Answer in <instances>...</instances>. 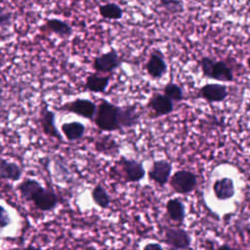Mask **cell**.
I'll use <instances>...</instances> for the list:
<instances>
[{
  "label": "cell",
  "mask_w": 250,
  "mask_h": 250,
  "mask_svg": "<svg viewBox=\"0 0 250 250\" xmlns=\"http://www.w3.org/2000/svg\"><path fill=\"white\" fill-rule=\"evenodd\" d=\"M95 122L103 131L111 132L120 130L121 128L118 123V106L107 101L102 100L97 108Z\"/></svg>",
  "instance_id": "obj_1"
},
{
  "label": "cell",
  "mask_w": 250,
  "mask_h": 250,
  "mask_svg": "<svg viewBox=\"0 0 250 250\" xmlns=\"http://www.w3.org/2000/svg\"><path fill=\"white\" fill-rule=\"evenodd\" d=\"M203 75L223 82L233 81V73L229 64L224 61H215L209 57H203L199 61Z\"/></svg>",
  "instance_id": "obj_2"
},
{
  "label": "cell",
  "mask_w": 250,
  "mask_h": 250,
  "mask_svg": "<svg viewBox=\"0 0 250 250\" xmlns=\"http://www.w3.org/2000/svg\"><path fill=\"white\" fill-rule=\"evenodd\" d=\"M197 185V176L188 170H178L170 179L172 188L181 194L191 192Z\"/></svg>",
  "instance_id": "obj_3"
},
{
  "label": "cell",
  "mask_w": 250,
  "mask_h": 250,
  "mask_svg": "<svg viewBox=\"0 0 250 250\" xmlns=\"http://www.w3.org/2000/svg\"><path fill=\"white\" fill-rule=\"evenodd\" d=\"M97 105L91 100L76 99L60 107L61 110L73 112L87 119H93L97 113Z\"/></svg>",
  "instance_id": "obj_4"
},
{
  "label": "cell",
  "mask_w": 250,
  "mask_h": 250,
  "mask_svg": "<svg viewBox=\"0 0 250 250\" xmlns=\"http://www.w3.org/2000/svg\"><path fill=\"white\" fill-rule=\"evenodd\" d=\"M165 242L175 250H187L189 248L191 238L188 232L183 229L165 228Z\"/></svg>",
  "instance_id": "obj_5"
},
{
  "label": "cell",
  "mask_w": 250,
  "mask_h": 250,
  "mask_svg": "<svg viewBox=\"0 0 250 250\" xmlns=\"http://www.w3.org/2000/svg\"><path fill=\"white\" fill-rule=\"evenodd\" d=\"M121 64V60L118 53L112 49L101 56L95 58L93 67L98 72H111Z\"/></svg>",
  "instance_id": "obj_6"
},
{
  "label": "cell",
  "mask_w": 250,
  "mask_h": 250,
  "mask_svg": "<svg viewBox=\"0 0 250 250\" xmlns=\"http://www.w3.org/2000/svg\"><path fill=\"white\" fill-rule=\"evenodd\" d=\"M119 163L122 166L127 182H130V183L140 182L145 177L146 171L142 162L134 159L121 157L119 160Z\"/></svg>",
  "instance_id": "obj_7"
},
{
  "label": "cell",
  "mask_w": 250,
  "mask_h": 250,
  "mask_svg": "<svg viewBox=\"0 0 250 250\" xmlns=\"http://www.w3.org/2000/svg\"><path fill=\"white\" fill-rule=\"evenodd\" d=\"M172 172V164L167 160H156L152 163L150 170L148 171V177L150 180L160 186H164L168 183Z\"/></svg>",
  "instance_id": "obj_8"
},
{
  "label": "cell",
  "mask_w": 250,
  "mask_h": 250,
  "mask_svg": "<svg viewBox=\"0 0 250 250\" xmlns=\"http://www.w3.org/2000/svg\"><path fill=\"white\" fill-rule=\"evenodd\" d=\"M199 95L210 103L223 102L228 97V89L225 85L218 83L205 84L200 88Z\"/></svg>",
  "instance_id": "obj_9"
},
{
  "label": "cell",
  "mask_w": 250,
  "mask_h": 250,
  "mask_svg": "<svg viewBox=\"0 0 250 250\" xmlns=\"http://www.w3.org/2000/svg\"><path fill=\"white\" fill-rule=\"evenodd\" d=\"M146 67L147 73L155 79L161 78L167 71V63L159 51H154L150 54Z\"/></svg>",
  "instance_id": "obj_10"
},
{
  "label": "cell",
  "mask_w": 250,
  "mask_h": 250,
  "mask_svg": "<svg viewBox=\"0 0 250 250\" xmlns=\"http://www.w3.org/2000/svg\"><path fill=\"white\" fill-rule=\"evenodd\" d=\"M35 207L41 211H50L54 209L59 202L58 195L50 188H43L32 201Z\"/></svg>",
  "instance_id": "obj_11"
},
{
  "label": "cell",
  "mask_w": 250,
  "mask_h": 250,
  "mask_svg": "<svg viewBox=\"0 0 250 250\" xmlns=\"http://www.w3.org/2000/svg\"><path fill=\"white\" fill-rule=\"evenodd\" d=\"M213 191L219 200L231 198L235 193L233 181L228 177L218 179L213 185Z\"/></svg>",
  "instance_id": "obj_12"
},
{
  "label": "cell",
  "mask_w": 250,
  "mask_h": 250,
  "mask_svg": "<svg viewBox=\"0 0 250 250\" xmlns=\"http://www.w3.org/2000/svg\"><path fill=\"white\" fill-rule=\"evenodd\" d=\"M41 126L43 132L52 138H56L58 140H62V135L55 124V113L52 110H49L47 107H43L41 110Z\"/></svg>",
  "instance_id": "obj_13"
},
{
  "label": "cell",
  "mask_w": 250,
  "mask_h": 250,
  "mask_svg": "<svg viewBox=\"0 0 250 250\" xmlns=\"http://www.w3.org/2000/svg\"><path fill=\"white\" fill-rule=\"evenodd\" d=\"M149 107L154 111L156 116L167 115L174 110V104L165 95H154L148 104Z\"/></svg>",
  "instance_id": "obj_14"
},
{
  "label": "cell",
  "mask_w": 250,
  "mask_h": 250,
  "mask_svg": "<svg viewBox=\"0 0 250 250\" xmlns=\"http://www.w3.org/2000/svg\"><path fill=\"white\" fill-rule=\"evenodd\" d=\"M140 122V114L135 106H118V123L120 128H129Z\"/></svg>",
  "instance_id": "obj_15"
},
{
  "label": "cell",
  "mask_w": 250,
  "mask_h": 250,
  "mask_svg": "<svg viewBox=\"0 0 250 250\" xmlns=\"http://www.w3.org/2000/svg\"><path fill=\"white\" fill-rule=\"evenodd\" d=\"M110 76H103L98 73H91L87 76L85 88L93 93H104L109 84Z\"/></svg>",
  "instance_id": "obj_16"
},
{
  "label": "cell",
  "mask_w": 250,
  "mask_h": 250,
  "mask_svg": "<svg viewBox=\"0 0 250 250\" xmlns=\"http://www.w3.org/2000/svg\"><path fill=\"white\" fill-rule=\"evenodd\" d=\"M21 197L26 201H33L36 195L44 188L39 182L33 179H25L18 187Z\"/></svg>",
  "instance_id": "obj_17"
},
{
  "label": "cell",
  "mask_w": 250,
  "mask_h": 250,
  "mask_svg": "<svg viewBox=\"0 0 250 250\" xmlns=\"http://www.w3.org/2000/svg\"><path fill=\"white\" fill-rule=\"evenodd\" d=\"M21 168L15 162L0 158V179L18 181L21 176Z\"/></svg>",
  "instance_id": "obj_18"
},
{
  "label": "cell",
  "mask_w": 250,
  "mask_h": 250,
  "mask_svg": "<svg viewBox=\"0 0 250 250\" xmlns=\"http://www.w3.org/2000/svg\"><path fill=\"white\" fill-rule=\"evenodd\" d=\"M166 210L170 219L178 224H182L186 217L184 203L178 198H171L166 203Z\"/></svg>",
  "instance_id": "obj_19"
},
{
  "label": "cell",
  "mask_w": 250,
  "mask_h": 250,
  "mask_svg": "<svg viewBox=\"0 0 250 250\" xmlns=\"http://www.w3.org/2000/svg\"><path fill=\"white\" fill-rule=\"evenodd\" d=\"M61 129L69 142L80 140L85 133V125L78 121L63 123Z\"/></svg>",
  "instance_id": "obj_20"
},
{
  "label": "cell",
  "mask_w": 250,
  "mask_h": 250,
  "mask_svg": "<svg viewBox=\"0 0 250 250\" xmlns=\"http://www.w3.org/2000/svg\"><path fill=\"white\" fill-rule=\"evenodd\" d=\"M46 29L49 31L61 36V37H68L72 34V27L65 21H61L59 19H50L45 23Z\"/></svg>",
  "instance_id": "obj_21"
},
{
  "label": "cell",
  "mask_w": 250,
  "mask_h": 250,
  "mask_svg": "<svg viewBox=\"0 0 250 250\" xmlns=\"http://www.w3.org/2000/svg\"><path fill=\"white\" fill-rule=\"evenodd\" d=\"M100 15L107 20H120L123 17L122 8L115 3H107L99 7Z\"/></svg>",
  "instance_id": "obj_22"
},
{
  "label": "cell",
  "mask_w": 250,
  "mask_h": 250,
  "mask_svg": "<svg viewBox=\"0 0 250 250\" xmlns=\"http://www.w3.org/2000/svg\"><path fill=\"white\" fill-rule=\"evenodd\" d=\"M92 198L94 202L103 209L108 208L110 204V197L106 189L100 184L96 185L92 190Z\"/></svg>",
  "instance_id": "obj_23"
},
{
  "label": "cell",
  "mask_w": 250,
  "mask_h": 250,
  "mask_svg": "<svg viewBox=\"0 0 250 250\" xmlns=\"http://www.w3.org/2000/svg\"><path fill=\"white\" fill-rule=\"evenodd\" d=\"M164 95L172 102H181L184 99L182 88L173 82L166 84L164 87Z\"/></svg>",
  "instance_id": "obj_24"
},
{
  "label": "cell",
  "mask_w": 250,
  "mask_h": 250,
  "mask_svg": "<svg viewBox=\"0 0 250 250\" xmlns=\"http://www.w3.org/2000/svg\"><path fill=\"white\" fill-rule=\"evenodd\" d=\"M117 147L118 146L115 143V141L108 137H104L102 140L97 141L96 143V149L103 152H108V150H113V149L117 150Z\"/></svg>",
  "instance_id": "obj_25"
},
{
  "label": "cell",
  "mask_w": 250,
  "mask_h": 250,
  "mask_svg": "<svg viewBox=\"0 0 250 250\" xmlns=\"http://www.w3.org/2000/svg\"><path fill=\"white\" fill-rule=\"evenodd\" d=\"M160 5L170 13H179L183 10V2L175 0H162Z\"/></svg>",
  "instance_id": "obj_26"
},
{
  "label": "cell",
  "mask_w": 250,
  "mask_h": 250,
  "mask_svg": "<svg viewBox=\"0 0 250 250\" xmlns=\"http://www.w3.org/2000/svg\"><path fill=\"white\" fill-rule=\"evenodd\" d=\"M11 223V218L7 210L0 205V229L8 227Z\"/></svg>",
  "instance_id": "obj_27"
},
{
  "label": "cell",
  "mask_w": 250,
  "mask_h": 250,
  "mask_svg": "<svg viewBox=\"0 0 250 250\" xmlns=\"http://www.w3.org/2000/svg\"><path fill=\"white\" fill-rule=\"evenodd\" d=\"M11 14L5 11H0V28L7 27L11 24Z\"/></svg>",
  "instance_id": "obj_28"
},
{
  "label": "cell",
  "mask_w": 250,
  "mask_h": 250,
  "mask_svg": "<svg viewBox=\"0 0 250 250\" xmlns=\"http://www.w3.org/2000/svg\"><path fill=\"white\" fill-rule=\"evenodd\" d=\"M144 250H163L162 246L156 242H150L145 245Z\"/></svg>",
  "instance_id": "obj_29"
},
{
  "label": "cell",
  "mask_w": 250,
  "mask_h": 250,
  "mask_svg": "<svg viewBox=\"0 0 250 250\" xmlns=\"http://www.w3.org/2000/svg\"><path fill=\"white\" fill-rule=\"evenodd\" d=\"M217 250H242V249H239V248H232L230 247L229 245L228 244H223L221 246H219V248Z\"/></svg>",
  "instance_id": "obj_30"
},
{
  "label": "cell",
  "mask_w": 250,
  "mask_h": 250,
  "mask_svg": "<svg viewBox=\"0 0 250 250\" xmlns=\"http://www.w3.org/2000/svg\"><path fill=\"white\" fill-rule=\"evenodd\" d=\"M24 250H42V249L41 248H37V247H33V246H28Z\"/></svg>",
  "instance_id": "obj_31"
},
{
  "label": "cell",
  "mask_w": 250,
  "mask_h": 250,
  "mask_svg": "<svg viewBox=\"0 0 250 250\" xmlns=\"http://www.w3.org/2000/svg\"><path fill=\"white\" fill-rule=\"evenodd\" d=\"M247 65H248V67H249V69H250V56H249V58L247 59Z\"/></svg>",
  "instance_id": "obj_32"
}]
</instances>
